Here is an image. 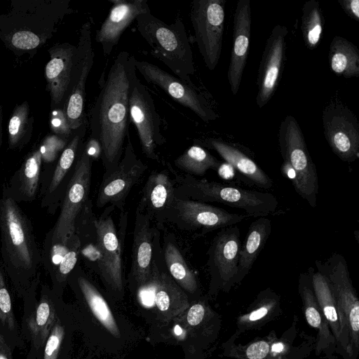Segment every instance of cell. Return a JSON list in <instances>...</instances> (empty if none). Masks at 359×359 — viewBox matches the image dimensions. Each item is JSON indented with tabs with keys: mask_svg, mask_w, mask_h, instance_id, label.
Listing matches in <instances>:
<instances>
[{
	"mask_svg": "<svg viewBox=\"0 0 359 359\" xmlns=\"http://www.w3.org/2000/svg\"><path fill=\"white\" fill-rule=\"evenodd\" d=\"M135 60L126 51L118 54L91 109L90 137L100 143L104 174L117 167L129 134V94L137 76Z\"/></svg>",
	"mask_w": 359,
	"mask_h": 359,
	"instance_id": "6da1fadb",
	"label": "cell"
},
{
	"mask_svg": "<svg viewBox=\"0 0 359 359\" xmlns=\"http://www.w3.org/2000/svg\"><path fill=\"white\" fill-rule=\"evenodd\" d=\"M114 209L107 206L97 216L90 198L76 220L74 233L80 241V258L99 277L110 297L121 300L125 289L123 251L128 213L121 212L117 229L112 217Z\"/></svg>",
	"mask_w": 359,
	"mask_h": 359,
	"instance_id": "7a4b0ae2",
	"label": "cell"
},
{
	"mask_svg": "<svg viewBox=\"0 0 359 359\" xmlns=\"http://www.w3.org/2000/svg\"><path fill=\"white\" fill-rule=\"evenodd\" d=\"M1 254L4 268L18 285L34 282L40 274L41 252L32 223L13 198H0Z\"/></svg>",
	"mask_w": 359,
	"mask_h": 359,
	"instance_id": "3957f363",
	"label": "cell"
},
{
	"mask_svg": "<svg viewBox=\"0 0 359 359\" xmlns=\"http://www.w3.org/2000/svg\"><path fill=\"white\" fill-rule=\"evenodd\" d=\"M69 1H13L0 15V39L12 50H32L43 45L71 12Z\"/></svg>",
	"mask_w": 359,
	"mask_h": 359,
	"instance_id": "277c9868",
	"label": "cell"
},
{
	"mask_svg": "<svg viewBox=\"0 0 359 359\" xmlns=\"http://www.w3.org/2000/svg\"><path fill=\"white\" fill-rule=\"evenodd\" d=\"M67 283L87 312L90 340L107 351L121 349L132 339V330L93 279L77 264Z\"/></svg>",
	"mask_w": 359,
	"mask_h": 359,
	"instance_id": "5b68a950",
	"label": "cell"
},
{
	"mask_svg": "<svg viewBox=\"0 0 359 359\" xmlns=\"http://www.w3.org/2000/svg\"><path fill=\"white\" fill-rule=\"evenodd\" d=\"M175 182L176 198L203 203H219L245 212L253 217H266L274 212L278 202L268 192L245 189L215 181L198 179L179 173L168 165Z\"/></svg>",
	"mask_w": 359,
	"mask_h": 359,
	"instance_id": "8992f818",
	"label": "cell"
},
{
	"mask_svg": "<svg viewBox=\"0 0 359 359\" xmlns=\"http://www.w3.org/2000/svg\"><path fill=\"white\" fill-rule=\"evenodd\" d=\"M135 21L137 31L151 48V55L182 81L194 85L191 80L196 71L193 53L181 18L169 25L149 11L139 15Z\"/></svg>",
	"mask_w": 359,
	"mask_h": 359,
	"instance_id": "52a82bcc",
	"label": "cell"
},
{
	"mask_svg": "<svg viewBox=\"0 0 359 359\" xmlns=\"http://www.w3.org/2000/svg\"><path fill=\"white\" fill-rule=\"evenodd\" d=\"M135 291L143 314L158 327L167 325L181 315L191 303L187 294L166 270L159 237L155 245L151 278Z\"/></svg>",
	"mask_w": 359,
	"mask_h": 359,
	"instance_id": "ba28073f",
	"label": "cell"
},
{
	"mask_svg": "<svg viewBox=\"0 0 359 359\" xmlns=\"http://www.w3.org/2000/svg\"><path fill=\"white\" fill-rule=\"evenodd\" d=\"M278 143L283 158V172L291 180L297 193L312 208L316 207L318 191L316 168L294 116L287 115L281 121Z\"/></svg>",
	"mask_w": 359,
	"mask_h": 359,
	"instance_id": "9c48e42d",
	"label": "cell"
},
{
	"mask_svg": "<svg viewBox=\"0 0 359 359\" xmlns=\"http://www.w3.org/2000/svg\"><path fill=\"white\" fill-rule=\"evenodd\" d=\"M225 4V0H194L191 4L194 41L210 71L217 67L222 53Z\"/></svg>",
	"mask_w": 359,
	"mask_h": 359,
	"instance_id": "30bf717a",
	"label": "cell"
},
{
	"mask_svg": "<svg viewBox=\"0 0 359 359\" xmlns=\"http://www.w3.org/2000/svg\"><path fill=\"white\" fill-rule=\"evenodd\" d=\"M93 161L83 142L78 153L74 175L60 205L58 217L49 230L55 240L65 241L74 231L76 220L90 199Z\"/></svg>",
	"mask_w": 359,
	"mask_h": 359,
	"instance_id": "8fae6325",
	"label": "cell"
},
{
	"mask_svg": "<svg viewBox=\"0 0 359 359\" xmlns=\"http://www.w3.org/2000/svg\"><path fill=\"white\" fill-rule=\"evenodd\" d=\"M127 138L123 156L117 167L111 172L103 174L95 201L98 208L112 206L123 211L130 191L148 168L136 155L129 134Z\"/></svg>",
	"mask_w": 359,
	"mask_h": 359,
	"instance_id": "7c38bea8",
	"label": "cell"
},
{
	"mask_svg": "<svg viewBox=\"0 0 359 359\" xmlns=\"http://www.w3.org/2000/svg\"><path fill=\"white\" fill-rule=\"evenodd\" d=\"M94 57L91 25L87 21L80 29L70 83L63 107L72 130L77 129L86 121L84 116L86 84L94 63Z\"/></svg>",
	"mask_w": 359,
	"mask_h": 359,
	"instance_id": "4fadbf2b",
	"label": "cell"
},
{
	"mask_svg": "<svg viewBox=\"0 0 359 359\" xmlns=\"http://www.w3.org/2000/svg\"><path fill=\"white\" fill-rule=\"evenodd\" d=\"M241 247L240 229L236 224L221 229L212 240L207 252L210 294L220 290L227 292L236 284Z\"/></svg>",
	"mask_w": 359,
	"mask_h": 359,
	"instance_id": "5bb4252c",
	"label": "cell"
},
{
	"mask_svg": "<svg viewBox=\"0 0 359 359\" xmlns=\"http://www.w3.org/2000/svg\"><path fill=\"white\" fill-rule=\"evenodd\" d=\"M130 120L136 127L142 151L145 156L160 162L156 152L166 142L161 133V122L149 90L136 76L129 94Z\"/></svg>",
	"mask_w": 359,
	"mask_h": 359,
	"instance_id": "9a60e30c",
	"label": "cell"
},
{
	"mask_svg": "<svg viewBox=\"0 0 359 359\" xmlns=\"http://www.w3.org/2000/svg\"><path fill=\"white\" fill-rule=\"evenodd\" d=\"M325 137L332 151L343 161L359 157V123L355 114L340 101H332L323 109Z\"/></svg>",
	"mask_w": 359,
	"mask_h": 359,
	"instance_id": "2e32d148",
	"label": "cell"
},
{
	"mask_svg": "<svg viewBox=\"0 0 359 359\" xmlns=\"http://www.w3.org/2000/svg\"><path fill=\"white\" fill-rule=\"evenodd\" d=\"M318 271L330 283L334 298L343 311L348 325L353 354L359 348V301L353 286L344 257L333 254L325 262L316 261Z\"/></svg>",
	"mask_w": 359,
	"mask_h": 359,
	"instance_id": "e0dca14e",
	"label": "cell"
},
{
	"mask_svg": "<svg viewBox=\"0 0 359 359\" xmlns=\"http://www.w3.org/2000/svg\"><path fill=\"white\" fill-rule=\"evenodd\" d=\"M135 66L144 79L156 86L176 102L189 109L201 120L209 122L219 116L194 85H189L164 71L158 66L147 61L135 60Z\"/></svg>",
	"mask_w": 359,
	"mask_h": 359,
	"instance_id": "ac0fdd59",
	"label": "cell"
},
{
	"mask_svg": "<svg viewBox=\"0 0 359 359\" xmlns=\"http://www.w3.org/2000/svg\"><path fill=\"white\" fill-rule=\"evenodd\" d=\"M248 215L229 212L222 208L189 199L176 198L168 223L180 229L205 233L235 225Z\"/></svg>",
	"mask_w": 359,
	"mask_h": 359,
	"instance_id": "d6986e66",
	"label": "cell"
},
{
	"mask_svg": "<svg viewBox=\"0 0 359 359\" xmlns=\"http://www.w3.org/2000/svg\"><path fill=\"white\" fill-rule=\"evenodd\" d=\"M159 237L158 229L149 217L136 208L131 252V264L128 279L130 290L144 285L151 276L155 245Z\"/></svg>",
	"mask_w": 359,
	"mask_h": 359,
	"instance_id": "ffe728a7",
	"label": "cell"
},
{
	"mask_svg": "<svg viewBox=\"0 0 359 359\" xmlns=\"http://www.w3.org/2000/svg\"><path fill=\"white\" fill-rule=\"evenodd\" d=\"M87 121L72 131V135L62 151L48 182L41 188V208L54 215L60 207L74 172L79 149L86 132Z\"/></svg>",
	"mask_w": 359,
	"mask_h": 359,
	"instance_id": "44dd1931",
	"label": "cell"
},
{
	"mask_svg": "<svg viewBox=\"0 0 359 359\" xmlns=\"http://www.w3.org/2000/svg\"><path fill=\"white\" fill-rule=\"evenodd\" d=\"M287 34L285 26L277 25L266 41L257 81L256 103L259 108L269 102L278 85L285 60Z\"/></svg>",
	"mask_w": 359,
	"mask_h": 359,
	"instance_id": "7402d4cb",
	"label": "cell"
},
{
	"mask_svg": "<svg viewBox=\"0 0 359 359\" xmlns=\"http://www.w3.org/2000/svg\"><path fill=\"white\" fill-rule=\"evenodd\" d=\"M175 198V182L168 170H154L142 187L137 207L160 229L168 223Z\"/></svg>",
	"mask_w": 359,
	"mask_h": 359,
	"instance_id": "603a6c76",
	"label": "cell"
},
{
	"mask_svg": "<svg viewBox=\"0 0 359 359\" xmlns=\"http://www.w3.org/2000/svg\"><path fill=\"white\" fill-rule=\"evenodd\" d=\"M313 291L335 339L336 347L346 358L355 359L346 318L339 306L326 277L318 271L311 273Z\"/></svg>",
	"mask_w": 359,
	"mask_h": 359,
	"instance_id": "cb8c5ba5",
	"label": "cell"
},
{
	"mask_svg": "<svg viewBox=\"0 0 359 359\" xmlns=\"http://www.w3.org/2000/svg\"><path fill=\"white\" fill-rule=\"evenodd\" d=\"M41 252V264L55 287L62 290L80 259V241L77 235L74 231L65 241H61L53 239L48 231Z\"/></svg>",
	"mask_w": 359,
	"mask_h": 359,
	"instance_id": "d4e9b609",
	"label": "cell"
},
{
	"mask_svg": "<svg viewBox=\"0 0 359 359\" xmlns=\"http://www.w3.org/2000/svg\"><path fill=\"white\" fill-rule=\"evenodd\" d=\"M251 6L250 0H238L233 21V44L227 79L233 95L239 90L249 52L251 35Z\"/></svg>",
	"mask_w": 359,
	"mask_h": 359,
	"instance_id": "484cf974",
	"label": "cell"
},
{
	"mask_svg": "<svg viewBox=\"0 0 359 359\" xmlns=\"http://www.w3.org/2000/svg\"><path fill=\"white\" fill-rule=\"evenodd\" d=\"M112 6L95 39L102 46L104 55L109 56L119 41L125 29L142 13L151 11L147 0H110Z\"/></svg>",
	"mask_w": 359,
	"mask_h": 359,
	"instance_id": "4316f807",
	"label": "cell"
},
{
	"mask_svg": "<svg viewBox=\"0 0 359 359\" xmlns=\"http://www.w3.org/2000/svg\"><path fill=\"white\" fill-rule=\"evenodd\" d=\"M76 50V46L69 43H57L48 49L50 60L45 67V77L53 107L65 104Z\"/></svg>",
	"mask_w": 359,
	"mask_h": 359,
	"instance_id": "83f0119b",
	"label": "cell"
},
{
	"mask_svg": "<svg viewBox=\"0 0 359 359\" xmlns=\"http://www.w3.org/2000/svg\"><path fill=\"white\" fill-rule=\"evenodd\" d=\"M41 165L42 153L39 147L27 155L2 192L18 203L35 200L41 181Z\"/></svg>",
	"mask_w": 359,
	"mask_h": 359,
	"instance_id": "f1b7e54d",
	"label": "cell"
},
{
	"mask_svg": "<svg viewBox=\"0 0 359 359\" xmlns=\"http://www.w3.org/2000/svg\"><path fill=\"white\" fill-rule=\"evenodd\" d=\"M194 142L216 151L227 163L258 187L268 189L273 186L272 180L265 172L252 159L231 144L215 138L197 140Z\"/></svg>",
	"mask_w": 359,
	"mask_h": 359,
	"instance_id": "f546056e",
	"label": "cell"
},
{
	"mask_svg": "<svg viewBox=\"0 0 359 359\" xmlns=\"http://www.w3.org/2000/svg\"><path fill=\"white\" fill-rule=\"evenodd\" d=\"M299 291L302 300V309L309 325L318 330L317 351H332L336 346L335 339L316 299L311 278L301 274Z\"/></svg>",
	"mask_w": 359,
	"mask_h": 359,
	"instance_id": "4dcf8cb0",
	"label": "cell"
},
{
	"mask_svg": "<svg viewBox=\"0 0 359 359\" xmlns=\"http://www.w3.org/2000/svg\"><path fill=\"white\" fill-rule=\"evenodd\" d=\"M162 253L166 270L171 278L189 298H199L200 290L197 278L187 264L172 235L165 237Z\"/></svg>",
	"mask_w": 359,
	"mask_h": 359,
	"instance_id": "1f68e13d",
	"label": "cell"
},
{
	"mask_svg": "<svg viewBox=\"0 0 359 359\" xmlns=\"http://www.w3.org/2000/svg\"><path fill=\"white\" fill-rule=\"evenodd\" d=\"M271 231V219L266 217H258L250 224L239 251L236 283L239 284L249 273L264 247Z\"/></svg>",
	"mask_w": 359,
	"mask_h": 359,
	"instance_id": "d6a6232c",
	"label": "cell"
},
{
	"mask_svg": "<svg viewBox=\"0 0 359 359\" xmlns=\"http://www.w3.org/2000/svg\"><path fill=\"white\" fill-rule=\"evenodd\" d=\"M330 68L333 73L345 79L359 76V50L344 37L335 36L328 53Z\"/></svg>",
	"mask_w": 359,
	"mask_h": 359,
	"instance_id": "836d02e7",
	"label": "cell"
},
{
	"mask_svg": "<svg viewBox=\"0 0 359 359\" xmlns=\"http://www.w3.org/2000/svg\"><path fill=\"white\" fill-rule=\"evenodd\" d=\"M57 319L53 299L50 294L44 292L27 322L36 347L42 346L46 341Z\"/></svg>",
	"mask_w": 359,
	"mask_h": 359,
	"instance_id": "e575fe53",
	"label": "cell"
},
{
	"mask_svg": "<svg viewBox=\"0 0 359 359\" xmlns=\"http://www.w3.org/2000/svg\"><path fill=\"white\" fill-rule=\"evenodd\" d=\"M34 130V118L27 101L16 104L8 125V147L21 149L29 141Z\"/></svg>",
	"mask_w": 359,
	"mask_h": 359,
	"instance_id": "d590c367",
	"label": "cell"
},
{
	"mask_svg": "<svg viewBox=\"0 0 359 359\" xmlns=\"http://www.w3.org/2000/svg\"><path fill=\"white\" fill-rule=\"evenodd\" d=\"M175 165L183 173L203 176L210 169L219 170L221 163L203 147L194 144L174 161Z\"/></svg>",
	"mask_w": 359,
	"mask_h": 359,
	"instance_id": "8d00e7d4",
	"label": "cell"
},
{
	"mask_svg": "<svg viewBox=\"0 0 359 359\" xmlns=\"http://www.w3.org/2000/svg\"><path fill=\"white\" fill-rule=\"evenodd\" d=\"M324 18L320 3L316 0L306 1L302 8L301 31L306 46L315 49L320 42Z\"/></svg>",
	"mask_w": 359,
	"mask_h": 359,
	"instance_id": "74e56055",
	"label": "cell"
},
{
	"mask_svg": "<svg viewBox=\"0 0 359 359\" xmlns=\"http://www.w3.org/2000/svg\"><path fill=\"white\" fill-rule=\"evenodd\" d=\"M0 320L9 329L15 327L11 298L8 290L2 268L0 266Z\"/></svg>",
	"mask_w": 359,
	"mask_h": 359,
	"instance_id": "f35d334b",
	"label": "cell"
},
{
	"mask_svg": "<svg viewBox=\"0 0 359 359\" xmlns=\"http://www.w3.org/2000/svg\"><path fill=\"white\" fill-rule=\"evenodd\" d=\"M65 337V327L57 318L46 341L43 359H57Z\"/></svg>",
	"mask_w": 359,
	"mask_h": 359,
	"instance_id": "ab89813d",
	"label": "cell"
},
{
	"mask_svg": "<svg viewBox=\"0 0 359 359\" xmlns=\"http://www.w3.org/2000/svg\"><path fill=\"white\" fill-rule=\"evenodd\" d=\"M69 138L62 137L56 135H48L39 147L42 153V161L46 162L54 161L59 152L62 151L67 146Z\"/></svg>",
	"mask_w": 359,
	"mask_h": 359,
	"instance_id": "60d3db41",
	"label": "cell"
},
{
	"mask_svg": "<svg viewBox=\"0 0 359 359\" xmlns=\"http://www.w3.org/2000/svg\"><path fill=\"white\" fill-rule=\"evenodd\" d=\"M50 127L55 135L65 138H69L73 131L69 126L63 108H55L52 111Z\"/></svg>",
	"mask_w": 359,
	"mask_h": 359,
	"instance_id": "b9f144b4",
	"label": "cell"
},
{
	"mask_svg": "<svg viewBox=\"0 0 359 359\" xmlns=\"http://www.w3.org/2000/svg\"><path fill=\"white\" fill-rule=\"evenodd\" d=\"M269 344L264 340L251 344L245 351L248 359H264L269 352Z\"/></svg>",
	"mask_w": 359,
	"mask_h": 359,
	"instance_id": "7bdbcfd3",
	"label": "cell"
},
{
	"mask_svg": "<svg viewBox=\"0 0 359 359\" xmlns=\"http://www.w3.org/2000/svg\"><path fill=\"white\" fill-rule=\"evenodd\" d=\"M345 13L356 22H359V0H338Z\"/></svg>",
	"mask_w": 359,
	"mask_h": 359,
	"instance_id": "ee69618b",
	"label": "cell"
},
{
	"mask_svg": "<svg viewBox=\"0 0 359 359\" xmlns=\"http://www.w3.org/2000/svg\"><path fill=\"white\" fill-rule=\"evenodd\" d=\"M83 144L87 154L93 161L101 158L102 148L100 143L97 140L90 137Z\"/></svg>",
	"mask_w": 359,
	"mask_h": 359,
	"instance_id": "f6af8a7d",
	"label": "cell"
},
{
	"mask_svg": "<svg viewBox=\"0 0 359 359\" xmlns=\"http://www.w3.org/2000/svg\"><path fill=\"white\" fill-rule=\"evenodd\" d=\"M0 359H12L8 347L1 339H0Z\"/></svg>",
	"mask_w": 359,
	"mask_h": 359,
	"instance_id": "bcb514c9",
	"label": "cell"
},
{
	"mask_svg": "<svg viewBox=\"0 0 359 359\" xmlns=\"http://www.w3.org/2000/svg\"><path fill=\"white\" fill-rule=\"evenodd\" d=\"M2 122H3V110H2V106L0 104V149L1 147V144H2V137H3Z\"/></svg>",
	"mask_w": 359,
	"mask_h": 359,
	"instance_id": "7dc6e473",
	"label": "cell"
}]
</instances>
